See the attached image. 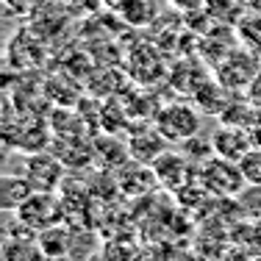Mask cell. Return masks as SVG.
I'll return each mask as SVG.
<instances>
[{
	"mask_svg": "<svg viewBox=\"0 0 261 261\" xmlns=\"http://www.w3.org/2000/svg\"><path fill=\"white\" fill-rule=\"evenodd\" d=\"M239 36H242V45H247L250 50L261 53V17H242Z\"/></svg>",
	"mask_w": 261,
	"mask_h": 261,
	"instance_id": "14",
	"label": "cell"
},
{
	"mask_svg": "<svg viewBox=\"0 0 261 261\" xmlns=\"http://www.w3.org/2000/svg\"><path fill=\"white\" fill-rule=\"evenodd\" d=\"M89 261H111V258L103 256V253H95V256H89Z\"/></svg>",
	"mask_w": 261,
	"mask_h": 261,
	"instance_id": "20",
	"label": "cell"
},
{
	"mask_svg": "<svg viewBox=\"0 0 261 261\" xmlns=\"http://www.w3.org/2000/svg\"><path fill=\"white\" fill-rule=\"evenodd\" d=\"M117 11H120V17L125 22H130V25H147L153 20V9L147 0H122L117 6Z\"/></svg>",
	"mask_w": 261,
	"mask_h": 261,
	"instance_id": "13",
	"label": "cell"
},
{
	"mask_svg": "<svg viewBox=\"0 0 261 261\" xmlns=\"http://www.w3.org/2000/svg\"><path fill=\"white\" fill-rule=\"evenodd\" d=\"M236 200L245 211V220H261V186H247Z\"/></svg>",
	"mask_w": 261,
	"mask_h": 261,
	"instance_id": "15",
	"label": "cell"
},
{
	"mask_svg": "<svg viewBox=\"0 0 261 261\" xmlns=\"http://www.w3.org/2000/svg\"><path fill=\"white\" fill-rule=\"evenodd\" d=\"M61 211H64V206L59 203L56 195L34 192V195L14 211V217H17V222H20L22 228H28L31 233H42V231H47V228L59 225V220L64 217Z\"/></svg>",
	"mask_w": 261,
	"mask_h": 261,
	"instance_id": "3",
	"label": "cell"
},
{
	"mask_svg": "<svg viewBox=\"0 0 261 261\" xmlns=\"http://www.w3.org/2000/svg\"><path fill=\"white\" fill-rule=\"evenodd\" d=\"M239 170H242V175H245L247 186H261V150L258 147H253V150L239 161Z\"/></svg>",
	"mask_w": 261,
	"mask_h": 261,
	"instance_id": "16",
	"label": "cell"
},
{
	"mask_svg": "<svg viewBox=\"0 0 261 261\" xmlns=\"http://www.w3.org/2000/svg\"><path fill=\"white\" fill-rule=\"evenodd\" d=\"M211 150H214L217 159H225V161H236L239 164L247 153L253 150V136L250 130L239 128V125H217L214 134H211Z\"/></svg>",
	"mask_w": 261,
	"mask_h": 261,
	"instance_id": "6",
	"label": "cell"
},
{
	"mask_svg": "<svg viewBox=\"0 0 261 261\" xmlns=\"http://www.w3.org/2000/svg\"><path fill=\"white\" fill-rule=\"evenodd\" d=\"M3 261H47V256L34 236H9L3 245Z\"/></svg>",
	"mask_w": 261,
	"mask_h": 261,
	"instance_id": "10",
	"label": "cell"
},
{
	"mask_svg": "<svg viewBox=\"0 0 261 261\" xmlns=\"http://www.w3.org/2000/svg\"><path fill=\"white\" fill-rule=\"evenodd\" d=\"M250 136H253V147H258V150H261V122L250 130Z\"/></svg>",
	"mask_w": 261,
	"mask_h": 261,
	"instance_id": "19",
	"label": "cell"
},
{
	"mask_svg": "<svg viewBox=\"0 0 261 261\" xmlns=\"http://www.w3.org/2000/svg\"><path fill=\"white\" fill-rule=\"evenodd\" d=\"M31 195H34V189H31V184L22 175L0 178V208L3 211H17Z\"/></svg>",
	"mask_w": 261,
	"mask_h": 261,
	"instance_id": "11",
	"label": "cell"
},
{
	"mask_svg": "<svg viewBox=\"0 0 261 261\" xmlns=\"http://www.w3.org/2000/svg\"><path fill=\"white\" fill-rule=\"evenodd\" d=\"M258 61L250 50H233L222 64H217V81L225 86L228 92L247 89L253 81L258 78Z\"/></svg>",
	"mask_w": 261,
	"mask_h": 261,
	"instance_id": "5",
	"label": "cell"
},
{
	"mask_svg": "<svg viewBox=\"0 0 261 261\" xmlns=\"http://www.w3.org/2000/svg\"><path fill=\"white\" fill-rule=\"evenodd\" d=\"M22 178L31 184L34 192H47V195H56L61 184H64V161L53 153H34V156L25 159V170L20 172Z\"/></svg>",
	"mask_w": 261,
	"mask_h": 261,
	"instance_id": "4",
	"label": "cell"
},
{
	"mask_svg": "<svg viewBox=\"0 0 261 261\" xmlns=\"http://www.w3.org/2000/svg\"><path fill=\"white\" fill-rule=\"evenodd\" d=\"M39 245H42V250H45V256L56 261V258H67V253H70V247H72V233L70 231H64V228H59V225H53V228H47V231H42L39 236Z\"/></svg>",
	"mask_w": 261,
	"mask_h": 261,
	"instance_id": "12",
	"label": "cell"
},
{
	"mask_svg": "<svg viewBox=\"0 0 261 261\" xmlns=\"http://www.w3.org/2000/svg\"><path fill=\"white\" fill-rule=\"evenodd\" d=\"M192 161L184 156V153H172V150H167L164 156H159L156 161L150 164V170H153V175H156V184L159 186H164V189H170V192H178L184 184H189V181H195V172H192Z\"/></svg>",
	"mask_w": 261,
	"mask_h": 261,
	"instance_id": "7",
	"label": "cell"
},
{
	"mask_svg": "<svg viewBox=\"0 0 261 261\" xmlns=\"http://www.w3.org/2000/svg\"><path fill=\"white\" fill-rule=\"evenodd\" d=\"M167 153V139L159 134L156 128H145V130H136L130 134L128 139V156L136 161V164H145L150 167L159 156Z\"/></svg>",
	"mask_w": 261,
	"mask_h": 261,
	"instance_id": "8",
	"label": "cell"
},
{
	"mask_svg": "<svg viewBox=\"0 0 261 261\" xmlns=\"http://www.w3.org/2000/svg\"><path fill=\"white\" fill-rule=\"evenodd\" d=\"M167 3L175 6V9H181V11H186V14H189V11H197L200 6H206V0H167Z\"/></svg>",
	"mask_w": 261,
	"mask_h": 261,
	"instance_id": "18",
	"label": "cell"
},
{
	"mask_svg": "<svg viewBox=\"0 0 261 261\" xmlns=\"http://www.w3.org/2000/svg\"><path fill=\"white\" fill-rule=\"evenodd\" d=\"M153 128H156L167 142L184 145V142L195 139V136L200 134L203 114L197 111V106H192V103H167L156 111Z\"/></svg>",
	"mask_w": 261,
	"mask_h": 261,
	"instance_id": "1",
	"label": "cell"
},
{
	"mask_svg": "<svg viewBox=\"0 0 261 261\" xmlns=\"http://www.w3.org/2000/svg\"><path fill=\"white\" fill-rule=\"evenodd\" d=\"M197 181L206 186V192L217 200H236L247 189V181L242 175L239 164L217 156H211L208 161H203L197 167Z\"/></svg>",
	"mask_w": 261,
	"mask_h": 261,
	"instance_id": "2",
	"label": "cell"
},
{
	"mask_svg": "<svg viewBox=\"0 0 261 261\" xmlns=\"http://www.w3.org/2000/svg\"><path fill=\"white\" fill-rule=\"evenodd\" d=\"M247 100L256 106V109H261V72H258V78L247 86Z\"/></svg>",
	"mask_w": 261,
	"mask_h": 261,
	"instance_id": "17",
	"label": "cell"
},
{
	"mask_svg": "<svg viewBox=\"0 0 261 261\" xmlns=\"http://www.w3.org/2000/svg\"><path fill=\"white\" fill-rule=\"evenodd\" d=\"M192 97H195L197 111H200V114H208V117H222L228 109V103H231L228 100V89L217 78H208Z\"/></svg>",
	"mask_w": 261,
	"mask_h": 261,
	"instance_id": "9",
	"label": "cell"
},
{
	"mask_svg": "<svg viewBox=\"0 0 261 261\" xmlns=\"http://www.w3.org/2000/svg\"><path fill=\"white\" fill-rule=\"evenodd\" d=\"M250 261H261V256H253V258H250Z\"/></svg>",
	"mask_w": 261,
	"mask_h": 261,
	"instance_id": "21",
	"label": "cell"
}]
</instances>
